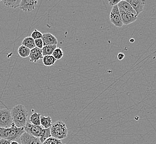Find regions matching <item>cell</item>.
<instances>
[{"label":"cell","mask_w":156,"mask_h":144,"mask_svg":"<svg viewBox=\"0 0 156 144\" xmlns=\"http://www.w3.org/2000/svg\"><path fill=\"white\" fill-rule=\"evenodd\" d=\"M13 123L18 128H24L27 123L28 112L26 108L21 104L13 106L11 110Z\"/></svg>","instance_id":"6da1fadb"},{"label":"cell","mask_w":156,"mask_h":144,"mask_svg":"<svg viewBox=\"0 0 156 144\" xmlns=\"http://www.w3.org/2000/svg\"><path fill=\"white\" fill-rule=\"evenodd\" d=\"M25 132L24 128H18L13 123L12 126L7 128H0V138L9 141H16L20 139Z\"/></svg>","instance_id":"7a4b0ae2"},{"label":"cell","mask_w":156,"mask_h":144,"mask_svg":"<svg viewBox=\"0 0 156 144\" xmlns=\"http://www.w3.org/2000/svg\"><path fill=\"white\" fill-rule=\"evenodd\" d=\"M68 128L66 124L62 121H57L52 124L51 128V136L59 140L66 138L68 136Z\"/></svg>","instance_id":"3957f363"},{"label":"cell","mask_w":156,"mask_h":144,"mask_svg":"<svg viewBox=\"0 0 156 144\" xmlns=\"http://www.w3.org/2000/svg\"><path fill=\"white\" fill-rule=\"evenodd\" d=\"M11 111L7 109H0V128H7L13 124Z\"/></svg>","instance_id":"277c9868"},{"label":"cell","mask_w":156,"mask_h":144,"mask_svg":"<svg viewBox=\"0 0 156 144\" xmlns=\"http://www.w3.org/2000/svg\"><path fill=\"white\" fill-rule=\"evenodd\" d=\"M110 20L111 23L116 27H122L123 25V23L121 19L120 11L117 5L112 7L110 15Z\"/></svg>","instance_id":"5b68a950"},{"label":"cell","mask_w":156,"mask_h":144,"mask_svg":"<svg viewBox=\"0 0 156 144\" xmlns=\"http://www.w3.org/2000/svg\"><path fill=\"white\" fill-rule=\"evenodd\" d=\"M24 128L25 132L38 138H40L42 131L43 130L42 126L34 125L30 123V122H27Z\"/></svg>","instance_id":"8992f818"},{"label":"cell","mask_w":156,"mask_h":144,"mask_svg":"<svg viewBox=\"0 0 156 144\" xmlns=\"http://www.w3.org/2000/svg\"><path fill=\"white\" fill-rule=\"evenodd\" d=\"M37 3L36 0H22L20 8L24 12H30L36 9Z\"/></svg>","instance_id":"52a82bcc"},{"label":"cell","mask_w":156,"mask_h":144,"mask_svg":"<svg viewBox=\"0 0 156 144\" xmlns=\"http://www.w3.org/2000/svg\"><path fill=\"white\" fill-rule=\"evenodd\" d=\"M131 5L133 9L135 11L136 16H138L144 11L146 1L144 0H126Z\"/></svg>","instance_id":"ba28073f"},{"label":"cell","mask_w":156,"mask_h":144,"mask_svg":"<svg viewBox=\"0 0 156 144\" xmlns=\"http://www.w3.org/2000/svg\"><path fill=\"white\" fill-rule=\"evenodd\" d=\"M21 144H42L40 139L24 132L20 138Z\"/></svg>","instance_id":"9c48e42d"},{"label":"cell","mask_w":156,"mask_h":144,"mask_svg":"<svg viewBox=\"0 0 156 144\" xmlns=\"http://www.w3.org/2000/svg\"><path fill=\"white\" fill-rule=\"evenodd\" d=\"M121 19L123 24L128 25L131 24L137 20V16L129 12L120 11Z\"/></svg>","instance_id":"30bf717a"},{"label":"cell","mask_w":156,"mask_h":144,"mask_svg":"<svg viewBox=\"0 0 156 144\" xmlns=\"http://www.w3.org/2000/svg\"><path fill=\"white\" fill-rule=\"evenodd\" d=\"M42 39L43 43V46L57 45L58 44L57 38L51 33H46L43 34Z\"/></svg>","instance_id":"8fae6325"},{"label":"cell","mask_w":156,"mask_h":144,"mask_svg":"<svg viewBox=\"0 0 156 144\" xmlns=\"http://www.w3.org/2000/svg\"><path fill=\"white\" fill-rule=\"evenodd\" d=\"M29 58L30 62L33 63H36L38 61L43 59V56L42 54V49L35 47L31 49Z\"/></svg>","instance_id":"7c38bea8"},{"label":"cell","mask_w":156,"mask_h":144,"mask_svg":"<svg viewBox=\"0 0 156 144\" xmlns=\"http://www.w3.org/2000/svg\"><path fill=\"white\" fill-rule=\"evenodd\" d=\"M117 6L120 11L129 12L136 15L135 11L133 9L132 6L126 1H120V2L117 4Z\"/></svg>","instance_id":"4fadbf2b"},{"label":"cell","mask_w":156,"mask_h":144,"mask_svg":"<svg viewBox=\"0 0 156 144\" xmlns=\"http://www.w3.org/2000/svg\"><path fill=\"white\" fill-rule=\"evenodd\" d=\"M52 125V120L51 117H44L43 115H41V126L44 129L51 128Z\"/></svg>","instance_id":"5bb4252c"},{"label":"cell","mask_w":156,"mask_h":144,"mask_svg":"<svg viewBox=\"0 0 156 144\" xmlns=\"http://www.w3.org/2000/svg\"><path fill=\"white\" fill-rule=\"evenodd\" d=\"M22 45H24L30 50L36 47L35 45V40L31 37H26L22 42Z\"/></svg>","instance_id":"9a60e30c"},{"label":"cell","mask_w":156,"mask_h":144,"mask_svg":"<svg viewBox=\"0 0 156 144\" xmlns=\"http://www.w3.org/2000/svg\"><path fill=\"white\" fill-rule=\"evenodd\" d=\"M57 48V45H46L43 46L42 49V54L43 57L46 56H51L55 49Z\"/></svg>","instance_id":"2e32d148"},{"label":"cell","mask_w":156,"mask_h":144,"mask_svg":"<svg viewBox=\"0 0 156 144\" xmlns=\"http://www.w3.org/2000/svg\"><path fill=\"white\" fill-rule=\"evenodd\" d=\"M41 114L34 113L30 117V123L36 126H41Z\"/></svg>","instance_id":"e0dca14e"},{"label":"cell","mask_w":156,"mask_h":144,"mask_svg":"<svg viewBox=\"0 0 156 144\" xmlns=\"http://www.w3.org/2000/svg\"><path fill=\"white\" fill-rule=\"evenodd\" d=\"M57 60L54 58V57L51 56H44L42 59L43 64L46 67H50L53 66L56 62Z\"/></svg>","instance_id":"ac0fdd59"},{"label":"cell","mask_w":156,"mask_h":144,"mask_svg":"<svg viewBox=\"0 0 156 144\" xmlns=\"http://www.w3.org/2000/svg\"><path fill=\"white\" fill-rule=\"evenodd\" d=\"M30 49L24 45H21L18 49V53L19 56L22 58H27L30 56Z\"/></svg>","instance_id":"d6986e66"},{"label":"cell","mask_w":156,"mask_h":144,"mask_svg":"<svg viewBox=\"0 0 156 144\" xmlns=\"http://www.w3.org/2000/svg\"><path fill=\"white\" fill-rule=\"evenodd\" d=\"M5 5V6L16 9L17 7H20V5L21 3V0H15V1H9V0H4L1 1Z\"/></svg>","instance_id":"ffe728a7"},{"label":"cell","mask_w":156,"mask_h":144,"mask_svg":"<svg viewBox=\"0 0 156 144\" xmlns=\"http://www.w3.org/2000/svg\"><path fill=\"white\" fill-rule=\"evenodd\" d=\"M51 128L48 129H44L42 131V134L40 137V140L42 144L47 139L51 137Z\"/></svg>","instance_id":"44dd1931"},{"label":"cell","mask_w":156,"mask_h":144,"mask_svg":"<svg viewBox=\"0 0 156 144\" xmlns=\"http://www.w3.org/2000/svg\"><path fill=\"white\" fill-rule=\"evenodd\" d=\"M63 51L62 49V48H57L55 51H54L53 53L52 54V56L54 57V58L56 60H59L60 59L62 58L63 56Z\"/></svg>","instance_id":"7402d4cb"},{"label":"cell","mask_w":156,"mask_h":144,"mask_svg":"<svg viewBox=\"0 0 156 144\" xmlns=\"http://www.w3.org/2000/svg\"><path fill=\"white\" fill-rule=\"evenodd\" d=\"M42 144H63V143L62 140L51 136L47 139Z\"/></svg>","instance_id":"603a6c76"},{"label":"cell","mask_w":156,"mask_h":144,"mask_svg":"<svg viewBox=\"0 0 156 144\" xmlns=\"http://www.w3.org/2000/svg\"><path fill=\"white\" fill-rule=\"evenodd\" d=\"M43 34L39 31L37 30L36 29L34 30L33 32L31 34V37L36 40V39L42 38Z\"/></svg>","instance_id":"cb8c5ba5"},{"label":"cell","mask_w":156,"mask_h":144,"mask_svg":"<svg viewBox=\"0 0 156 144\" xmlns=\"http://www.w3.org/2000/svg\"><path fill=\"white\" fill-rule=\"evenodd\" d=\"M35 45H36V47L37 48L42 49L43 47V43L42 38L36 39L35 40Z\"/></svg>","instance_id":"d4e9b609"},{"label":"cell","mask_w":156,"mask_h":144,"mask_svg":"<svg viewBox=\"0 0 156 144\" xmlns=\"http://www.w3.org/2000/svg\"><path fill=\"white\" fill-rule=\"evenodd\" d=\"M120 2V0H109L108 1V4L110 6H116L117 4Z\"/></svg>","instance_id":"484cf974"},{"label":"cell","mask_w":156,"mask_h":144,"mask_svg":"<svg viewBox=\"0 0 156 144\" xmlns=\"http://www.w3.org/2000/svg\"><path fill=\"white\" fill-rule=\"evenodd\" d=\"M117 58L118 60H122L125 58V54H123V53H119L117 54Z\"/></svg>","instance_id":"4316f807"},{"label":"cell","mask_w":156,"mask_h":144,"mask_svg":"<svg viewBox=\"0 0 156 144\" xmlns=\"http://www.w3.org/2000/svg\"><path fill=\"white\" fill-rule=\"evenodd\" d=\"M11 144V141L7 140L6 139H0V144Z\"/></svg>","instance_id":"83f0119b"},{"label":"cell","mask_w":156,"mask_h":144,"mask_svg":"<svg viewBox=\"0 0 156 144\" xmlns=\"http://www.w3.org/2000/svg\"><path fill=\"white\" fill-rule=\"evenodd\" d=\"M20 144L18 143L17 141H11V144Z\"/></svg>","instance_id":"f1b7e54d"},{"label":"cell","mask_w":156,"mask_h":144,"mask_svg":"<svg viewBox=\"0 0 156 144\" xmlns=\"http://www.w3.org/2000/svg\"><path fill=\"white\" fill-rule=\"evenodd\" d=\"M131 42H133L135 41H134V39H130V41H129Z\"/></svg>","instance_id":"f546056e"},{"label":"cell","mask_w":156,"mask_h":144,"mask_svg":"<svg viewBox=\"0 0 156 144\" xmlns=\"http://www.w3.org/2000/svg\"></svg>","instance_id":"4dcf8cb0"}]
</instances>
